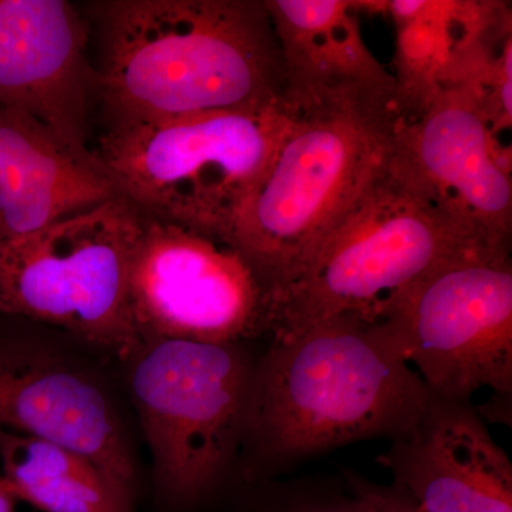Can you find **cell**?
<instances>
[{"label": "cell", "mask_w": 512, "mask_h": 512, "mask_svg": "<svg viewBox=\"0 0 512 512\" xmlns=\"http://www.w3.org/2000/svg\"><path fill=\"white\" fill-rule=\"evenodd\" d=\"M429 400L382 322L318 320L256 360L239 478L264 483L335 448L409 437Z\"/></svg>", "instance_id": "cell-1"}, {"label": "cell", "mask_w": 512, "mask_h": 512, "mask_svg": "<svg viewBox=\"0 0 512 512\" xmlns=\"http://www.w3.org/2000/svg\"><path fill=\"white\" fill-rule=\"evenodd\" d=\"M89 10L100 40L94 94L110 124L286 104L265 0H101Z\"/></svg>", "instance_id": "cell-2"}, {"label": "cell", "mask_w": 512, "mask_h": 512, "mask_svg": "<svg viewBox=\"0 0 512 512\" xmlns=\"http://www.w3.org/2000/svg\"><path fill=\"white\" fill-rule=\"evenodd\" d=\"M399 124L392 101L360 92L295 113L229 237L271 305L387 170Z\"/></svg>", "instance_id": "cell-3"}, {"label": "cell", "mask_w": 512, "mask_h": 512, "mask_svg": "<svg viewBox=\"0 0 512 512\" xmlns=\"http://www.w3.org/2000/svg\"><path fill=\"white\" fill-rule=\"evenodd\" d=\"M510 254L451 217L390 160L271 306L269 335L288 338L330 316L377 322L414 284L461 259Z\"/></svg>", "instance_id": "cell-4"}, {"label": "cell", "mask_w": 512, "mask_h": 512, "mask_svg": "<svg viewBox=\"0 0 512 512\" xmlns=\"http://www.w3.org/2000/svg\"><path fill=\"white\" fill-rule=\"evenodd\" d=\"M256 360L247 343L143 339L121 363L164 512H198L220 497L244 440Z\"/></svg>", "instance_id": "cell-5"}, {"label": "cell", "mask_w": 512, "mask_h": 512, "mask_svg": "<svg viewBox=\"0 0 512 512\" xmlns=\"http://www.w3.org/2000/svg\"><path fill=\"white\" fill-rule=\"evenodd\" d=\"M293 116L281 104L109 124L94 154L138 210L229 244Z\"/></svg>", "instance_id": "cell-6"}, {"label": "cell", "mask_w": 512, "mask_h": 512, "mask_svg": "<svg viewBox=\"0 0 512 512\" xmlns=\"http://www.w3.org/2000/svg\"><path fill=\"white\" fill-rule=\"evenodd\" d=\"M141 212L123 195L0 241V315L59 330L120 366L137 348L130 274Z\"/></svg>", "instance_id": "cell-7"}, {"label": "cell", "mask_w": 512, "mask_h": 512, "mask_svg": "<svg viewBox=\"0 0 512 512\" xmlns=\"http://www.w3.org/2000/svg\"><path fill=\"white\" fill-rule=\"evenodd\" d=\"M3 318L0 429L79 451L138 495L136 439L114 363L59 330Z\"/></svg>", "instance_id": "cell-8"}, {"label": "cell", "mask_w": 512, "mask_h": 512, "mask_svg": "<svg viewBox=\"0 0 512 512\" xmlns=\"http://www.w3.org/2000/svg\"><path fill=\"white\" fill-rule=\"evenodd\" d=\"M377 322L434 399L471 403L481 389L511 399L510 254L437 269L397 296Z\"/></svg>", "instance_id": "cell-9"}, {"label": "cell", "mask_w": 512, "mask_h": 512, "mask_svg": "<svg viewBox=\"0 0 512 512\" xmlns=\"http://www.w3.org/2000/svg\"><path fill=\"white\" fill-rule=\"evenodd\" d=\"M130 299L138 340L224 345L269 333L271 303L237 249L144 212Z\"/></svg>", "instance_id": "cell-10"}, {"label": "cell", "mask_w": 512, "mask_h": 512, "mask_svg": "<svg viewBox=\"0 0 512 512\" xmlns=\"http://www.w3.org/2000/svg\"><path fill=\"white\" fill-rule=\"evenodd\" d=\"M392 163L461 225L511 248V146L470 84L448 86L419 119L400 121Z\"/></svg>", "instance_id": "cell-11"}, {"label": "cell", "mask_w": 512, "mask_h": 512, "mask_svg": "<svg viewBox=\"0 0 512 512\" xmlns=\"http://www.w3.org/2000/svg\"><path fill=\"white\" fill-rule=\"evenodd\" d=\"M89 20L66 0H0V107L28 114L74 156L89 147Z\"/></svg>", "instance_id": "cell-12"}, {"label": "cell", "mask_w": 512, "mask_h": 512, "mask_svg": "<svg viewBox=\"0 0 512 512\" xmlns=\"http://www.w3.org/2000/svg\"><path fill=\"white\" fill-rule=\"evenodd\" d=\"M377 463L424 512H512V463L468 402L434 399Z\"/></svg>", "instance_id": "cell-13"}, {"label": "cell", "mask_w": 512, "mask_h": 512, "mask_svg": "<svg viewBox=\"0 0 512 512\" xmlns=\"http://www.w3.org/2000/svg\"><path fill=\"white\" fill-rule=\"evenodd\" d=\"M396 28L393 106L402 123L423 116L448 86L464 82L505 37L511 3L498 0L362 2Z\"/></svg>", "instance_id": "cell-14"}, {"label": "cell", "mask_w": 512, "mask_h": 512, "mask_svg": "<svg viewBox=\"0 0 512 512\" xmlns=\"http://www.w3.org/2000/svg\"><path fill=\"white\" fill-rule=\"evenodd\" d=\"M120 192L43 124L0 107V241H12L97 207Z\"/></svg>", "instance_id": "cell-15"}, {"label": "cell", "mask_w": 512, "mask_h": 512, "mask_svg": "<svg viewBox=\"0 0 512 512\" xmlns=\"http://www.w3.org/2000/svg\"><path fill=\"white\" fill-rule=\"evenodd\" d=\"M286 76L293 113L340 93L373 94L392 101L393 73L367 47L350 0H265Z\"/></svg>", "instance_id": "cell-16"}, {"label": "cell", "mask_w": 512, "mask_h": 512, "mask_svg": "<svg viewBox=\"0 0 512 512\" xmlns=\"http://www.w3.org/2000/svg\"><path fill=\"white\" fill-rule=\"evenodd\" d=\"M2 477L42 512H136L138 495L79 451L0 429Z\"/></svg>", "instance_id": "cell-17"}, {"label": "cell", "mask_w": 512, "mask_h": 512, "mask_svg": "<svg viewBox=\"0 0 512 512\" xmlns=\"http://www.w3.org/2000/svg\"><path fill=\"white\" fill-rule=\"evenodd\" d=\"M248 488L234 512H365L346 485L264 481Z\"/></svg>", "instance_id": "cell-18"}, {"label": "cell", "mask_w": 512, "mask_h": 512, "mask_svg": "<svg viewBox=\"0 0 512 512\" xmlns=\"http://www.w3.org/2000/svg\"><path fill=\"white\" fill-rule=\"evenodd\" d=\"M473 87L495 136L512 126V35L464 82Z\"/></svg>", "instance_id": "cell-19"}, {"label": "cell", "mask_w": 512, "mask_h": 512, "mask_svg": "<svg viewBox=\"0 0 512 512\" xmlns=\"http://www.w3.org/2000/svg\"><path fill=\"white\" fill-rule=\"evenodd\" d=\"M345 485L365 512H424L393 484H379L360 474H345Z\"/></svg>", "instance_id": "cell-20"}, {"label": "cell", "mask_w": 512, "mask_h": 512, "mask_svg": "<svg viewBox=\"0 0 512 512\" xmlns=\"http://www.w3.org/2000/svg\"><path fill=\"white\" fill-rule=\"evenodd\" d=\"M19 500L0 474V512H16Z\"/></svg>", "instance_id": "cell-21"}]
</instances>
